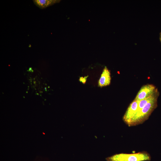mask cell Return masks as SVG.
<instances>
[{
	"label": "cell",
	"instance_id": "cell-1",
	"mask_svg": "<svg viewBox=\"0 0 161 161\" xmlns=\"http://www.w3.org/2000/svg\"><path fill=\"white\" fill-rule=\"evenodd\" d=\"M159 95V92L157 89L151 100L133 117L128 125L129 126L142 124L148 119L151 113L157 106V99Z\"/></svg>",
	"mask_w": 161,
	"mask_h": 161
},
{
	"label": "cell",
	"instance_id": "cell-2",
	"mask_svg": "<svg viewBox=\"0 0 161 161\" xmlns=\"http://www.w3.org/2000/svg\"><path fill=\"white\" fill-rule=\"evenodd\" d=\"M151 158L148 153L143 151L132 154H116L107 157L106 159L107 161H150Z\"/></svg>",
	"mask_w": 161,
	"mask_h": 161
},
{
	"label": "cell",
	"instance_id": "cell-3",
	"mask_svg": "<svg viewBox=\"0 0 161 161\" xmlns=\"http://www.w3.org/2000/svg\"><path fill=\"white\" fill-rule=\"evenodd\" d=\"M157 89L154 85L147 84L141 87L134 100L140 101L146 98L153 95Z\"/></svg>",
	"mask_w": 161,
	"mask_h": 161
},
{
	"label": "cell",
	"instance_id": "cell-4",
	"mask_svg": "<svg viewBox=\"0 0 161 161\" xmlns=\"http://www.w3.org/2000/svg\"><path fill=\"white\" fill-rule=\"evenodd\" d=\"M139 101L134 100L130 104L123 117V120L128 125L136 114L137 110Z\"/></svg>",
	"mask_w": 161,
	"mask_h": 161
},
{
	"label": "cell",
	"instance_id": "cell-5",
	"mask_svg": "<svg viewBox=\"0 0 161 161\" xmlns=\"http://www.w3.org/2000/svg\"><path fill=\"white\" fill-rule=\"evenodd\" d=\"M111 80L110 71L106 66L103 70L101 76L98 81V86L102 87L109 85Z\"/></svg>",
	"mask_w": 161,
	"mask_h": 161
},
{
	"label": "cell",
	"instance_id": "cell-6",
	"mask_svg": "<svg viewBox=\"0 0 161 161\" xmlns=\"http://www.w3.org/2000/svg\"><path fill=\"white\" fill-rule=\"evenodd\" d=\"M34 4L41 9L45 8L56 3L59 2L58 0H34Z\"/></svg>",
	"mask_w": 161,
	"mask_h": 161
},
{
	"label": "cell",
	"instance_id": "cell-7",
	"mask_svg": "<svg viewBox=\"0 0 161 161\" xmlns=\"http://www.w3.org/2000/svg\"><path fill=\"white\" fill-rule=\"evenodd\" d=\"M86 79L85 78L81 77L80 78L79 80L80 82H82L83 83H85L86 82Z\"/></svg>",
	"mask_w": 161,
	"mask_h": 161
},
{
	"label": "cell",
	"instance_id": "cell-8",
	"mask_svg": "<svg viewBox=\"0 0 161 161\" xmlns=\"http://www.w3.org/2000/svg\"><path fill=\"white\" fill-rule=\"evenodd\" d=\"M160 40L161 42V32L160 33Z\"/></svg>",
	"mask_w": 161,
	"mask_h": 161
}]
</instances>
